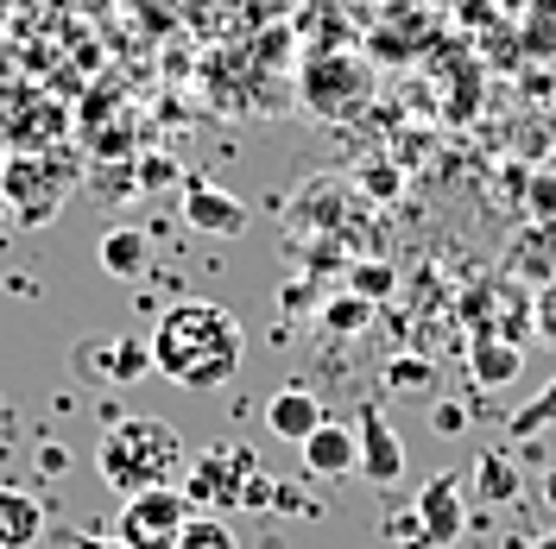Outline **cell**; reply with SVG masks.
<instances>
[{"label":"cell","instance_id":"7","mask_svg":"<svg viewBox=\"0 0 556 549\" xmlns=\"http://www.w3.org/2000/svg\"><path fill=\"white\" fill-rule=\"evenodd\" d=\"M468 531V512H462V481L455 474H437L417 493V549H443Z\"/></svg>","mask_w":556,"mask_h":549},{"label":"cell","instance_id":"16","mask_svg":"<svg viewBox=\"0 0 556 549\" xmlns=\"http://www.w3.org/2000/svg\"><path fill=\"white\" fill-rule=\"evenodd\" d=\"M177 549H241V537L228 531V518H222V512H197L190 524H184Z\"/></svg>","mask_w":556,"mask_h":549},{"label":"cell","instance_id":"8","mask_svg":"<svg viewBox=\"0 0 556 549\" xmlns=\"http://www.w3.org/2000/svg\"><path fill=\"white\" fill-rule=\"evenodd\" d=\"M76 367H83V373H96V379H108V385H134V379L152 373V342H134V335L83 342V347H76Z\"/></svg>","mask_w":556,"mask_h":549},{"label":"cell","instance_id":"2","mask_svg":"<svg viewBox=\"0 0 556 549\" xmlns=\"http://www.w3.org/2000/svg\"><path fill=\"white\" fill-rule=\"evenodd\" d=\"M190 468V443L177 436V423L165 417H121L108 423L96 443V474H102L121 499L152 493V486H177Z\"/></svg>","mask_w":556,"mask_h":549},{"label":"cell","instance_id":"11","mask_svg":"<svg viewBox=\"0 0 556 549\" xmlns=\"http://www.w3.org/2000/svg\"><path fill=\"white\" fill-rule=\"evenodd\" d=\"M323 398H316L311 385H278L273 398H266V430H273L278 443H304L316 423H323Z\"/></svg>","mask_w":556,"mask_h":549},{"label":"cell","instance_id":"5","mask_svg":"<svg viewBox=\"0 0 556 549\" xmlns=\"http://www.w3.org/2000/svg\"><path fill=\"white\" fill-rule=\"evenodd\" d=\"M190 518H197V506H190L184 486H152V493H134V499L121 506L114 537L127 549H177V537H184Z\"/></svg>","mask_w":556,"mask_h":549},{"label":"cell","instance_id":"17","mask_svg":"<svg viewBox=\"0 0 556 549\" xmlns=\"http://www.w3.org/2000/svg\"><path fill=\"white\" fill-rule=\"evenodd\" d=\"M519 342H481V354H475V379L481 385H506V379L519 373Z\"/></svg>","mask_w":556,"mask_h":549},{"label":"cell","instance_id":"22","mask_svg":"<svg viewBox=\"0 0 556 549\" xmlns=\"http://www.w3.org/2000/svg\"><path fill=\"white\" fill-rule=\"evenodd\" d=\"M13 234V208H7V196H0V241Z\"/></svg>","mask_w":556,"mask_h":549},{"label":"cell","instance_id":"14","mask_svg":"<svg viewBox=\"0 0 556 549\" xmlns=\"http://www.w3.org/2000/svg\"><path fill=\"white\" fill-rule=\"evenodd\" d=\"M96 259H102L108 278L134 284V278H146V266H152V241H146L139 228H108L102 246H96Z\"/></svg>","mask_w":556,"mask_h":549},{"label":"cell","instance_id":"19","mask_svg":"<svg viewBox=\"0 0 556 549\" xmlns=\"http://www.w3.org/2000/svg\"><path fill=\"white\" fill-rule=\"evenodd\" d=\"M551 417H556V379L538 392V398H531V411L513 417V436H531V430H538V423H551Z\"/></svg>","mask_w":556,"mask_h":549},{"label":"cell","instance_id":"21","mask_svg":"<svg viewBox=\"0 0 556 549\" xmlns=\"http://www.w3.org/2000/svg\"><path fill=\"white\" fill-rule=\"evenodd\" d=\"M76 549H127L121 537H76Z\"/></svg>","mask_w":556,"mask_h":549},{"label":"cell","instance_id":"3","mask_svg":"<svg viewBox=\"0 0 556 549\" xmlns=\"http://www.w3.org/2000/svg\"><path fill=\"white\" fill-rule=\"evenodd\" d=\"M184 493H190V506H203V512H253V506H266L273 499V474L247 455V448H203V455H190V468H184Z\"/></svg>","mask_w":556,"mask_h":549},{"label":"cell","instance_id":"24","mask_svg":"<svg viewBox=\"0 0 556 549\" xmlns=\"http://www.w3.org/2000/svg\"><path fill=\"white\" fill-rule=\"evenodd\" d=\"M538 549H556V537H544V544H538Z\"/></svg>","mask_w":556,"mask_h":549},{"label":"cell","instance_id":"25","mask_svg":"<svg viewBox=\"0 0 556 549\" xmlns=\"http://www.w3.org/2000/svg\"><path fill=\"white\" fill-rule=\"evenodd\" d=\"M0 165H7V145H0Z\"/></svg>","mask_w":556,"mask_h":549},{"label":"cell","instance_id":"20","mask_svg":"<svg viewBox=\"0 0 556 549\" xmlns=\"http://www.w3.org/2000/svg\"><path fill=\"white\" fill-rule=\"evenodd\" d=\"M430 423H437V430H443V436H450V430H462V423H468V417H462V411H450V405H437V411H430Z\"/></svg>","mask_w":556,"mask_h":549},{"label":"cell","instance_id":"18","mask_svg":"<svg viewBox=\"0 0 556 549\" xmlns=\"http://www.w3.org/2000/svg\"><path fill=\"white\" fill-rule=\"evenodd\" d=\"M367 316H374L367 297H336V304L323 309V322H329V329H367Z\"/></svg>","mask_w":556,"mask_h":549},{"label":"cell","instance_id":"1","mask_svg":"<svg viewBox=\"0 0 556 549\" xmlns=\"http://www.w3.org/2000/svg\"><path fill=\"white\" fill-rule=\"evenodd\" d=\"M241 354H247V335L235 322V309L203 304V297L172 304L152 329V373H165L184 392H222L241 373Z\"/></svg>","mask_w":556,"mask_h":549},{"label":"cell","instance_id":"13","mask_svg":"<svg viewBox=\"0 0 556 549\" xmlns=\"http://www.w3.org/2000/svg\"><path fill=\"white\" fill-rule=\"evenodd\" d=\"M45 537V499L26 486H0V549H33Z\"/></svg>","mask_w":556,"mask_h":549},{"label":"cell","instance_id":"4","mask_svg":"<svg viewBox=\"0 0 556 549\" xmlns=\"http://www.w3.org/2000/svg\"><path fill=\"white\" fill-rule=\"evenodd\" d=\"M76 190V158L64 145L58 152H26V158H7L0 165V196L13 208V228H45L64 196Z\"/></svg>","mask_w":556,"mask_h":549},{"label":"cell","instance_id":"23","mask_svg":"<svg viewBox=\"0 0 556 549\" xmlns=\"http://www.w3.org/2000/svg\"><path fill=\"white\" fill-rule=\"evenodd\" d=\"M544 506H556V468L544 474Z\"/></svg>","mask_w":556,"mask_h":549},{"label":"cell","instance_id":"12","mask_svg":"<svg viewBox=\"0 0 556 549\" xmlns=\"http://www.w3.org/2000/svg\"><path fill=\"white\" fill-rule=\"evenodd\" d=\"M184 221L203 228V234H241L247 203H235V196L215 190V183H190V190H184Z\"/></svg>","mask_w":556,"mask_h":549},{"label":"cell","instance_id":"9","mask_svg":"<svg viewBox=\"0 0 556 549\" xmlns=\"http://www.w3.org/2000/svg\"><path fill=\"white\" fill-rule=\"evenodd\" d=\"M354 436H361V474H367L374 486H392L399 474H405V443L392 436V423H386L380 405H361Z\"/></svg>","mask_w":556,"mask_h":549},{"label":"cell","instance_id":"15","mask_svg":"<svg viewBox=\"0 0 556 549\" xmlns=\"http://www.w3.org/2000/svg\"><path fill=\"white\" fill-rule=\"evenodd\" d=\"M475 499L481 506H513L519 499V461L506 448H486L481 468H475Z\"/></svg>","mask_w":556,"mask_h":549},{"label":"cell","instance_id":"6","mask_svg":"<svg viewBox=\"0 0 556 549\" xmlns=\"http://www.w3.org/2000/svg\"><path fill=\"white\" fill-rule=\"evenodd\" d=\"M70 133V114L45 95H20V102L0 107V145L7 158H26V152H58V139Z\"/></svg>","mask_w":556,"mask_h":549},{"label":"cell","instance_id":"10","mask_svg":"<svg viewBox=\"0 0 556 549\" xmlns=\"http://www.w3.org/2000/svg\"><path fill=\"white\" fill-rule=\"evenodd\" d=\"M304 468L311 474H323V481H342V474H354L361 468V436L348 430V423H336V417H323L311 436H304Z\"/></svg>","mask_w":556,"mask_h":549}]
</instances>
